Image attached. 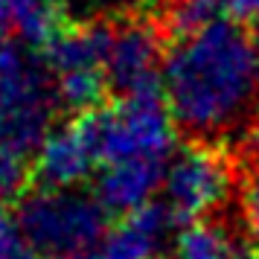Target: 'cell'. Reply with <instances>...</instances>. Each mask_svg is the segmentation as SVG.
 <instances>
[{
  "mask_svg": "<svg viewBox=\"0 0 259 259\" xmlns=\"http://www.w3.org/2000/svg\"><path fill=\"white\" fill-rule=\"evenodd\" d=\"M163 99L195 140L219 143L250 122L259 99V41L233 18L172 38L163 61Z\"/></svg>",
  "mask_w": 259,
  "mask_h": 259,
  "instance_id": "1",
  "label": "cell"
},
{
  "mask_svg": "<svg viewBox=\"0 0 259 259\" xmlns=\"http://www.w3.org/2000/svg\"><path fill=\"white\" fill-rule=\"evenodd\" d=\"M56 88L47 64L26 44H0V143L21 154L35 152L53 128Z\"/></svg>",
  "mask_w": 259,
  "mask_h": 259,
  "instance_id": "2",
  "label": "cell"
},
{
  "mask_svg": "<svg viewBox=\"0 0 259 259\" xmlns=\"http://www.w3.org/2000/svg\"><path fill=\"white\" fill-rule=\"evenodd\" d=\"M105 204L76 187H41L18 207V224L35 256L91 250L108 230Z\"/></svg>",
  "mask_w": 259,
  "mask_h": 259,
  "instance_id": "3",
  "label": "cell"
},
{
  "mask_svg": "<svg viewBox=\"0 0 259 259\" xmlns=\"http://www.w3.org/2000/svg\"><path fill=\"white\" fill-rule=\"evenodd\" d=\"M88 119L99 149V166L122 157L169 160L172 154L175 117L157 91L119 96L114 105H99L88 111Z\"/></svg>",
  "mask_w": 259,
  "mask_h": 259,
  "instance_id": "4",
  "label": "cell"
},
{
  "mask_svg": "<svg viewBox=\"0 0 259 259\" xmlns=\"http://www.w3.org/2000/svg\"><path fill=\"white\" fill-rule=\"evenodd\" d=\"M230 189L233 166L230 157L219 149V143L195 140L175 152V157L166 163L163 204L178 222L207 219L227 201Z\"/></svg>",
  "mask_w": 259,
  "mask_h": 259,
  "instance_id": "5",
  "label": "cell"
},
{
  "mask_svg": "<svg viewBox=\"0 0 259 259\" xmlns=\"http://www.w3.org/2000/svg\"><path fill=\"white\" fill-rule=\"evenodd\" d=\"M163 35L166 29L157 15L128 12L111 24L105 73L119 96L152 94L160 88L166 61Z\"/></svg>",
  "mask_w": 259,
  "mask_h": 259,
  "instance_id": "6",
  "label": "cell"
},
{
  "mask_svg": "<svg viewBox=\"0 0 259 259\" xmlns=\"http://www.w3.org/2000/svg\"><path fill=\"white\" fill-rule=\"evenodd\" d=\"M99 166V149L88 114L50 128L35 149V175L44 187H79Z\"/></svg>",
  "mask_w": 259,
  "mask_h": 259,
  "instance_id": "7",
  "label": "cell"
},
{
  "mask_svg": "<svg viewBox=\"0 0 259 259\" xmlns=\"http://www.w3.org/2000/svg\"><path fill=\"white\" fill-rule=\"evenodd\" d=\"M175 215L166 204H146L140 210L122 212L96 245V259H160Z\"/></svg>",
  "mask_w": 259,
  "mask_h": 259,
  "instance_id": "8",
  "label": "cell"
},
{
  "mask_svg": "<svg viewBox=\"0 0 259 259\" xmlns=\"http://www.w3.org/2000/svg\"><path fill=\"white\" fill-rule=\"evenodd\" d=\"M166 163L160 157H122L99 166L96 198L111 212H131L152 204L154 192L163 189Z\"/></svg>",
  "mask_w": 259,
  "mask_h": 259,
  "instance_id": "9",
  "label": "cell"
},
{
  "mask_svg": "<svg viewBox=\"0 0 259 259\" xmlns=\"http://www.w3.org/2000/svg\"><path fill=\"white\" fill-rule=\"evenodd\" d=\"M111 24L108 21H88V24H67L53 38L47 53V70L53 79L61 76H94L105 73Z\"/></svg>",
  "mask_w": 259,
  "mask_h": 259,
  "instance_id": "10",
  "label": "cell"
},
{
  "mask_svg": "<svg viewBox=\"0 0 259 259\" xmlns=\"http://www.w3.org/2000/svg\"><path fill=\"white\" fill-rule=\"evenodd\" d=\"M233 239L222 224L210 219L187 222L172 242V259H230Z\"/></svg>",
  "mask_w": 259,
  "mask_h": 259,
  "instance_id": "11",
  "label": "cell"
},
{
  "mask_svg": "<svg viewBox=\"0 0 259 259\" xmlns=\"http://www.w3.org/2000/svg\"><path fill=\"white\" fill-rule=\"evenodd\" d=\"M64 26L67 21L59 0H21L15 29L29 50H47Z\"/></svg>",
  "mask_w": 259,
  "mask_h": 259,
  "instance_id": "12",
  "label": "cell"
},
{
  "mask_svg": "<svg viewBox=\"0 0 259 259\" xmlns=\"http://www.w3.org/2000/svg\"><path fill=\"white\" fill-rule=\"evenodd\" d=\"M219 0H166L163 9L157 12L166 35L181 38L195 29H204L219 18Z\"/></svg>",
  "mask_w": 259,
  "mask_h": 259,
  "instance_id": "13",
  "label": "cell"
},
{
  "mask_svg": "<svg viewBox=\"0 0 259 259\" xmlns=\"http://www.w3.org/2000/svg\"><path fill=\"white\" fill-rule=\"evenodd\" d=\"M26 154L18 149L0 143V204L18 198L24 192L26 181H29V169H26Z\"/></svg>",
  "mask_w": 259,
  "mask_h": 259,
  "instance_id": "14",
  "label": "cell"
},
{
  "mask_svg": "<svg viewBox=\"0 0 259 259\" xmlns=\"http://www.w3.org/2000/svg\"><path fill=\"white\" fill-rule=\"evenodd\" d=\"M0 259H35L32 247L26 245L18 219L0 207Z\"/></svg>",
  "mask_w": 259,
  "mask_h": 259,
  "instance_id": "15",
  "label": "cell"
},
{
  "mask_svg": "<svg viewBox=\"0 0 259 259\" xmlns=\"http://www.w3.org/2000/svg\"><path fill=\"white\" fill-rule=\"evenodd\" d=\"M242 212H245V224L253 242L259 245V169L250 175V181L245 184V192H242Z\"/></svg>",
  "mask_w": 259,
  "mask_h": 259,
  "instance_id": "16",
  "label": "cell"
},
{
  "mask_svg": "<svg viewBox=\"0 0 259 259\" xmlns=\"http://www.w3.org/2000/svg\"><path fill=\"white\" fill-rule=\"evenodd\" d=\"M219 6L239 24H259V0H219Z\"/></svg>",
  "mask_w": 259,
  "mask_h": 259,
  "instance_id": "17",
  "label": "cell"
},
{
  "mask_svg": "<svg viewBox=\"0 0 259 259\" xmlns=\"http://www.w3.org/2000/svg\"><path fill=\"white\" fill-rule=\"evenodd\" d=\"M143 3L146 0H82V6L94 15H128Z\"/></svg>",
  "mask_w": 259,
  "mask_h": 259,
  "instance_id": "18",
  "label": "cell"
},
{
  "mask_svg": "<svg viewBox=\"0 0 259 259\" xmlns=\"http://www.w3.org/2000/svg\"><path fill=\"white\" fill-rule=\"evenodd\" d=\"M239 140H242V152L250 160V166L259 169V117L250 119L245 128L239 131Z\"/></svg>",
  "mask_w": 259,
  "mask_h": 259,
  "instance_id": "19",
  "label": "cell"
},
{
  "mask_svg": "<svg viewBox=\"0 0 259 259\" xmlns=\"http://www.w3.org/2000/svg\"><path fill=\"white\" fill-rule=\"evenodd\" d=\"M18 12H21V0H0V44H6V38L18 26Z\"/></svg>",
  "mask_w": 259,
  "mask_h": 259,
  "instance_id": "20",
  "label": "cell"
},
{
  "mask_svg": "<svg viewBox=\"0 0 259 259\" xmlns=\"http://www.w3.org/2000/svg\"><path fill=\"white\" fill-rule=\"evenodd\" d=\"M230 259H259V245L253 242L250 247H233Z\"/></svg>",
  "mask_w": 259,
  "mask_h": 259,
  "instance_id": "21",
  "label": "cell"
},
{
  "mask_svg": "<svg viewBox=\"0 0 259 259\" xmlns=\"http://www.w3.org/2000/svg\"><path fill=\"white\" fill-rule=\"evenodd\" d=\"M35 259H96V253L91 256L88 250H76V253H53V256H35Z\"/></svg>",
  "mask_w": 259,
  "mask_h": 259,
  "instance_id": "22",
  "label": "cell"
}]
</instances>
